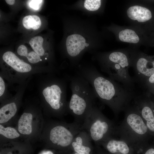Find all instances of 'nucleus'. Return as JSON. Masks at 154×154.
<instances>
[{
    "instance_id": "nucleus-19",
    "label": "nucleus",
    "mask_w": 154,
    "mask_h": 154,
    "mask_svg": "<svg viewBox=\"0 0 154 154\" xmlns=\"http://www.w3.org/2000/svg\"><path fill=\"white\" fill-rule=\"evenodd\" d=\"M23 26L27 29L32 28L36 30L40 28L41 22L40 18L36 15H29L25 16L22 21Z\"/></svg>"
},
{
    "instance_id": "nucleus-16",
    "label": "nucleus",
    "mask_w": 154,
    "mask_h": 154,
    "mask_svg": "<svg viewBox=\"0 0 154 154\" xmlns=\"http://www.w3.org/2000/svg\"><path fill=\"white\" fill-rule=\"evenodd\" d=\"M2 58L4 62L18 72H27L31 70V67L30 64L20 59L11 51L5 52L3 54Z\"/></svg>"
},
{
    "instance_id": "nucleus-34",
    "label": "nucleus",
    "mask_w": 154,
    "mask_h": 154,
    "mask_svg": "<svg viewBox=\"0 0 154 154\" xmlns=\"http://www.w3.org/2000/svg\"></svg>"
},
{
    "instance_id": "nucleus-15",
    "label": "nucleus",
    "mask_w": 154,
    "mask_h": 154,
    "mask_svg": "<svg viewBox=\"0 0 154 154\" xmlns=\"http://www.w3.org/2000/svg\"><path fill=\"white\" fill-rule=\"evenodd\" d=\"M91 141L87 133L82 130L74 139L71 147L75 153L79 154H90L91 151Z\"/></svg>"
},
{
    "instance_id": "nucleus-11",
    "label": "nucleus",
    "mask_w": 154,
    "mask_h": 154,
    "mask_svg": "<svg viewBox=\"0 0 154 154\" xmlns=\"http://www.w3.org/2000/svg\"><path fill=\"white\" fill-rule=\"evenodd\" d=\"M130 49L131 66L135 71L136 79L141 82L145 81L154 73L150 56L137 48Z\"/></svg>"
},
{
    "instance_id": "nucleus-2",
    "label": "nucleus",
    "mask_w": 154,
    "mask_h": 154,
    "mask_svg": "<svg viewBox=\"0 0 154 154\" xmlns=\"http://www.w3.org/2000/svg\"><path fill=\"white\" fill-rule=\"evenodd\" d=\"M75 69L77 74L89 82L96 98L110 107L116 117L130 105L134 97L133 91L103 76L94 65L80 63Z\"/></svg>"
},
{
    "instance_id": "nucleus-14",
    "label": "nucleus",
    "mask_w": 154,
    "mask_h": 154,
    "mask_svg": "<svg viewBox=\"0 0 154 154\" xmlns=\"http://www.w3.org/2000/svg\"><path fill=\"white\" fill-rule=\"evenodd\" d=\"M110 154H137L134 149L123 140L114 135L101 144Z\"/></svg>"
},
{
    "instance_id": "nucleus-27",
    "label": "nucleus",
    "mask_w": 154,
    "mask_h": 154,
    "mask_svg": "<svg viewBox=\"0 0 154 154\" xmlns=\"http://www.w3.org/2000/svg\"><path fill=\"white\" fill-rule=\"evenodd\" d=\"M5 1L7 4L11 5H13L15 3L14 0H6Z\"/></svg>"
},
{
    "instance_id": "nucleus-20",
    "label": "nucleus",
    "mask_w": 154,
    "mask_h": 154,
    "mask_svg": "<svg viewBox=\"0 0 154 154\" xmlns=\"http://www.w3.org/2000/svg\"><path fill=\"white\" fill-rule=\"evenodd\" d=\"M17 52L20 56L26 57L28 61L32 63H35L40 61V56L34 51L28 53L27 49L25 45H21L18 48Z\"/></svg>"
},
{
    "instance_id": "nucleus-22",
    "label": "nucleus",
    "mask_w": 154,
    "mask_h": 154,
    "mask_svg": "<svg viewBox=\"0 0 154 154\" xmlns=\"http://www.w3.org/2000/svg\"><path fill=\"white\" fill-rule=\"evenodd\" d=\"M0 135L8 139L17 138L20 136V134L17 130L10 127H5L1 124L0 125Z\"/></svg>"
},
{
    "instance_id": "nucleus-9",
    "label": "nucleus",
    "mask_w": 154,
    "mask_h": 154,
    "mask_svg": "<svg viewBox=\"0 0 154 154\" xmlns=\"http://www.w3.org/2000/svg\"><path fill=\"white\" fill-rule=\"evenodd\" d=\"M105 28L113 33L118 41L129 44L136 48L147 42L146 32L132 26H120L112 23Z\"/></svg>"
},
{
    "instance_id": "nucleus-10",
    "label": "nucleus",
    "mask_w": 154,
    "mask_h": 154,
    "mask_svg": "<svg viewBox=\"0 0 154 154\" xmlns=\"http://www.w3.org/2000/svg\"><path fill=\"white\" fill-rule=\"evenodd\" d=\"M53 83L45 88L42 94L50 107L52 114L61 116L67 112V102L66 100L65 88L64 85Z\"/></svg>"
},
{
    "instance_id": "nucleus-1",
    "label": "nucleus",
    "mask_w": 154,
    "mask_h": 154,
    "mask_svg": "<svg viewBox=\"0 0 154 154\" xmlns=\"http://www.w3.org/2000/svg\"><path fill=\"white\" fill-rule=\"evenodd\" d=\"M66 25L65 54L70 68L75 69L85 53L91 54L102 46L104 35L92 19L70 15Z\"/></svg>"
},
{
    "instance_id": "nucleus-28",
    "label": "nucleus",
    "mask_w": 154,
    "mask_h": 154,
    "mask_svg": "<svg viewBox=\"0 0 154 154\" xmlns=\"http://www.w3.org/2000/svg\"><path fill=\"white\" fill-rule=\"evenodd\" d=\"M150 58L153 67L154 69V57L150 56Z\"/></svg>"
},
{
    "instance_id": "nucleus-29",
    "label": "nucleus",
    "mask_w": 154,
    "mask_h": 154,
    "mask_svg": "<svg viewBox=\"0 0 154 154\" xmlns=\"http://www.w3.org/2000/svg\"><path fill=\"white\" fill-rule=\"evenodd\" d=\"M42 154H53V153L51 151H44L42 153Z\"/></svg>"
},
{
    "instance_id": "nucleus-17",
    "label": "nucleus",
    "mask_w": 154,
    "mask_h": 154,
    "mask_svg": "<svg viewBox=\"0 0 154 154\" xmlns=\"http://www.w3.org/2000/svg\"><path fill=\"white\" fill-rule=\"evenodd\" d=\"M34 119L31 113L24 112L21 115L18 121L17 127L20 134L28 136L33 132Z\"/></svg>"
},
{
    "instance_id": "nucleus-7",
    "label": "nucleus",
    "mask_w": 154,
    "mask_h": 154,
    "mask_svg": "<svg viewBox=\"0 0 154 154\" xmlns=\"http://www.w3.org/2000/svg\"><path fill=\"white\" fill-rule=\"evenodd\" d=\"M81 125L74 121L71 123L52 121L48 127L46 141L53 147L61 148L71 147L76 136L82 130Z\"/></svg>"
},
{
    "instance_id": "nucleus-32",
    "label": "nucleus",
    "mask_w": 154,
    "mask_h": 154,
    "mask_svg": "<svg viewBox=\"0 0 154 154\" xmlns=\"http://www.w3.org/2000/svg\"><path fill=\"white\" fill-rule=\"evenodd\" d=\"M47 59V58H45V59L46 60Z\"/></svg>"
},
{
    "instance_id": "nucleus-30",
    "label": "nucleus",
    "mask_w": 154,
    "mask_h": 154,
    "mask_svg": "<svg viewBox=\"0 0 154 154\" xmlns=\"http://www.w3.org/2000/svg\"><path fill=\"white\" fill-rule=\"evenodd\" d=\"M99 154H110L108 152V153H105L104 152H102L100 153Z\"/></svg>"
},
{
    "instance_id": "nucleus-23",
    "label": "nucleus",
    "mask_w": 154,
    "mask_h": 154,
    "mask_svg": "<svg viewBox=\"0 0 154 154\" xmlns=\"http://www.w3.org/2000/svg\"><path fill=\"white\" fill-rule=\"evenodd\" d=\"M43 1L40 0H29L28 1V5L33 9L37 10L40 7Z\"/></svg>"
},
{
    "instance_id": "nucleus-26",
    "label": "nucleus",
    "mask_w": 154,
    "mask_h": 154,
    "mask_svg": "<svg viewBox=\"0 0 154 154\" xmlns=\"http://www.w3.org/2000/svg\"><path fill=\"white\" fill-rule=\"evenodd\" d=\"M141 154H154V149L150 148L145 151H143Z\"/></svg>"
},
{
    "instance_id": "nucleus-3",
    "label": "nucleus",
    "mask_w": 154,
    "mask_h": 154,
    "mask_svg": "<svg viewBox=\"0 0 154 154\" xmlns=\"http://www.w3.org/2000/svg\"><path fill=\"white\" fill-rule=\"evenodd\" d=\"M92 60L97 62L101 70L109 78L121 82L125 88L133 91L134 80L130 76L129 68L131 66V49L125 48L109 52H94Z\"/></svg>"
},
{
    "instance_id": "nucleus-18",
    "label": "nucleus",
    "mask_w": 154,
    "mask_h": 154,
    "mask_svg": "<svg viewBox=\"0 0 154 154\" xmlns=\"http://www.w3.org/2000/svg\"><path fill=\"white\" fill-rule=\"evenodd\" d=\"M17 110V105L12 102L2 107L0 109V123L2 124L7 123L13 117Z\"/></svg>"
},
{
    "instance_id": "nucleus-6",
    "label": "nucleus",
    "mask_w": 154,
    "mask_h": 154,
    "mask_svg": "<svg viewBox=\"0 0 154 154\" xmlns=\"http://www.w3.org/2000/svg\"><path fill=\"white\" fill-rule=\"evenodd\" d=\"M117 126L95 105L85 118L81 128L88 134L92 141L101 145L108 138L116 134Z\"/></svg>"
},
{
    "instance_id": "nucleus-5",
    "label": "nucleus",
    "mask_w": 154,
    "mask_h": 154,
    "mask_svg": "<svg viewBox=\"0 0 154 154\" xmlns=\"http://www.w3.org/2000/svg\"><path fill=\"white\" fill-rule=\"evenodd\" d=\"M124 119L117 126L115 135L131 145L137 154L144 150L148 129L136 107L129 106L124 111Z\"/></svg>"
},
{
    "instance_id": "nucleus-25",
    "label": "nucleus",
    "mask_w": 154,
    "mask_h": 154,
    "mask_svg": "<svg viewBox=\"0 0 154 154\" xmlns=\"http://www.w3.org/2000/svg\"><path fill=\"white\" fill-rule=\"evenodd\" d=\"M146 84L150 86L154 84V73L149 77L145 81Z\"/></svg>"
},
{
    "instance_id": "nucleus-8",
    "label": "nucleus",
    "mask_w": 154,
    "mask_h": 154,
    "mask_svg": "<svg viewBox=\"0 0 154 154\" xmlns=\"http://www.w3.org/2000/svg\"><path fill=\"white\" fill-rule=\"evenodd\" d=\"M125 17L131 26L146 32L148 23L153 18L151 10L142 1H130L124 10Z\"/></svg>"
},
{
    "instance_id": "nucleus-13",
    "label": "nucleus",
    "mask_w": 154,
    "mask_h": 154,
    "mask_svg": "<svg viewBox=\"0 0 154 154\" xmlns=\"http://www.w3.org/2000/svg\"><path fill=\"white\" fill-rule=\"evenodd\" d=\"M137 109L149 130L154 132V114L144 95L134 98V104Z\"/></svg>"
},
{
    "instance_id": "nucleus-24",
    "label": "nucleus",
    "mask_w": 154,
    "mask_h": 154,
    "mask_svg": "<svg viewBox=\"0 0 154 154\" xmlns=\"http://www.w3.org/2000/svg\"><path fill=\"white\" fill-rule=\"evenodd\" d=\"M5 89L4 82L1 77H0V96L3 94Z\"/></svg>"
},
{
    "instance_id": "nucleus-4",
    "label": "nucleus",
    "mask_w": 154,
    "mask_h": 154,
    "mask_svg": "<svg viewBox=\"0 0 154 154\" xmlns=\"http://www.w3.org/2000/svg\"><path fill=\"white\" fill-rule=\"evenodd\" d=\"M72 96L67 102V112L72 115L75 121L82 125L86 116L95 104L97 98L89 82L77 74L70 76Z\"/></svg>"
},
{
    "instance_id": "nucleus-12",
    "label": "nucleus",
    "mask_w": 154,
    "mask_h": 154,
    "mask_svg": "<svg viewBox=\"0 0 154 154\" xmlns=\"http://www.w3.org/2000/svg\"><path fill=\"white\" fill-rule=\"evenodd\" d=\"M106 1L82 0L70 6V9L81 11L88 15H101L104 11Z\"/></svg>"
},
{
    "instance_id": "nucleus-31",
    "label": "nucleus",
    "mask_w": 154,
    "mask_h": 154,
    "mask_svg": "<svg viewBox=\"0 0 154 154\" xmlns=\"http://www.w3.org/2000/svg\"><path fill=\"white\" fill-rule=\"evenodd\" d=\"M74 154H79L75 152V153H74Z\"/></svg>"
},
{
    "instance_id": "nucleus-33",
    "label": "nucleus",
    "mask_w": 154,
    "mask_h": 154,
    "mask_svg": "<svg viewBox=\"0 0 154 154\" xmlns=\"http://www.w3.org/2000/svg\"><path fill=\"white\" fill-rule=\"evenodd\" d=\"M42 59H40V61H42Z\"/></svg>"
},
{
    "instance_id": "nucleus-21",
    "label": "nucleus",
    "mask_w": 154,
    "mask_h": 154,
    "mask_svg": "<svg viewBox=\"0 0 154 154\" xmlns=\"http://www.w3.org/2000/svg\"><path fill=\"white\" fill-rule=\"evenodd\" d=\"M43 41V38L40 36L34 37L29 41V44L34 52L39 56H43L44 53L42 46Z\"/></svg>"
}]
</instances>
